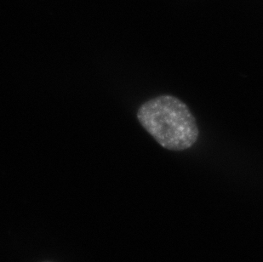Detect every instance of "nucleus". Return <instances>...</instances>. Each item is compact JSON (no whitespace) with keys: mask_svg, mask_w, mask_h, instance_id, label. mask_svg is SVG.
Here are the masks:
<instances>
[{"mask_svg":"<svg viewBox=\"0 0 263 262\" xmlns=\"http://www.w3.org/2000/svg\"><path fill=\"white\" fill-rule=\"evenodd\" d=\"M137 119L164 148L183 151L196 143L199 128L189 107L176 97L165 95L140 106Z\"/></svg>","mask_w":263,"mask_h":262,"instance_id":"obj_1","label":"nucleus"}]
</instances>
